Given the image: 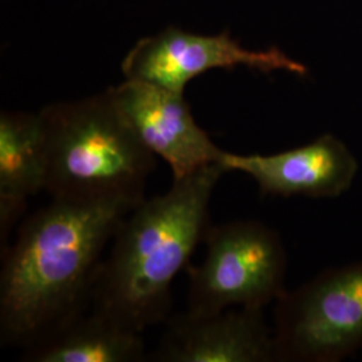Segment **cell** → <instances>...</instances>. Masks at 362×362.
Segmentation results:
<instances>
[{
  "label": "cell",
  "instance_id": "6da1fadb",
  "mask_svg": "<svg viewBox=\"0 0 362 362\" xmlns=\"http://www.w3.org/2000/svg\"><path fill=\"white\" fill-rule=\"evenodd\" d=\"M140 203L52 199L23 221L1 252V346L25 350L88 310L105 247Z\"/></svg>",
  "mask_w": 362,
  "mask_h": 362
},
{
  "label": "cell",
  "instance_id": "7a4b0ae2",
  "mask_svg": "<svg viewBox=\"0 0 362 362\" xmlns=\"http://www.w3.org/2000/svg\"><path fill=\"white\" fill-rule=\"evenodd\" d=\"M227 173L219 163L173 180L167 194L145 199L121 221L113 247L101 262L90 308L134 332L165 324L172 284L187 269L212 226L209 204Z\"/></svg>",
  "mask_w": 362,
  "mask_h": 362
},
{
  "label": "cell",
  "instance_id": "3957f363",
  "mask_svg": "<svg viewBox=\"0 0 362 362\" xmlns=\"http://www.w3.org/2000/svg\"><path fill=\"white\" fill-rule=\"evenodd\" d=\"M38 113L46 152L45 191L54 200L143 202L155 155L107 91L49 105Z\"/></svg>",
  "mask_w": 362,
  "mask_h": 362
},
{
  "label": "cell",
  "instance_id": "277c9868",
  "mask_svg": "<svg viewBox=\"0 0 362 362\" xmlns=\"http://www.w3.org/2000/svg\"><path fill=\"white\" fill-rule=\"evenodd\" d=\"M204 243L203 263L185 269L189 278L187 311L264 309L285 293L287 255L272 227L259 220L212 224Z\"/></svg>",
  "mask_w": 362,
  "mask_h": 362
},
{
  "label": "cell",
  "instance_id": "5b68a950",
  "mask_svg": "<svg viewBox=\"0 0 362 362\" xmlns=\"http://www.w3.org/2000/svg\"><path fill=\"white\" fill-rule=\"evenodd\" d=\"M272 333L275 361L339 362L362 349V260L286 290Z\"/></svg>",
  "mask_w": 362,
  "mask_h": 362
},
{
  "label": "cell",
  "instance_id": "8992f818",
  "mask_svg": "<svg viewBox=\"0 0 362 362\" xmlns=\"http://www.w3.org/2000/svg\"><path fill=\"white\" fill-rule=\"evenodd\" d=\"M245 66L260 73L287 71L305 77L309 69L272 46L267 50H248L230 35H202L170 26L152 37L140 39L122 61L125 79L149 82L169 90L184 93L199 76L216 70Z\"/></svg>",
  "mask_w": 362,
  "mask_h": 362
},
{
  "label": "cell",
  "instance_id": "52a82bcc",
  "mask_svg": "<svg viewBox=\"0 0 362 362\" xmlns=\"http://www.w3.org/2000/svg\"><path fill=\"white\" fill-rule=\"evenodd\" d=\"M106 91L140 141L168 164L173 180L219 163L224 151L197 125L184 93L137 79Z\"/></svg>",
  "mask_w": 362,
  "mask_h": 362
},
{
  "label": "cell",
  "instance_id": "ba28073f",
  "mask_svg": "<svg viewBox=\"0 0 362 362\" xmlns=\"http://www.w3.org/2000/svg\"><path fill=\"white\" fill-rule=\"evenodd\" d=\"M219 164L227 172L248 175L258 184L260 194L285 199L338 197L350 189L360 169L348 145L332 133L274 155H236L224 151Z\"/></svg>",
  "mask_w": 362,
  "mask_h": 362
},
{
  "label": "cell",
  "instance_id": "9c48e42d",
  "mask_svg": "<svg viewBox=\"0 0 362 362\" xmlns=\"http://www.w3.org/2000/svg\"><path fill=\"white\" fill-rule=\"evenodd\" d=\"M155 349L153 362H272L274 333L263 309L235 308L211 314L172 315Z\"/></svg>",
  "mask_w": 362,
  "mask_h": 362
},
{
  "label": "cell",
  "instance_id": "30bf717a",
  "mask_svg": "<svg viewBox=\"0 0 362 362\" xmlns=\"http://www.w3.org/2000/svg\"><path fill=\"white\" fill-rule=\"evenodd\" d=\"M46 152L39 113L0 115V242L1 252L26 209L28 197L45 189Z\"/></svg>",
  "mask_w": 362,
  "mask_h": 362
},
{
  "label": "cell",
  "instance_id": "8fae6325",
  "mask_svg": "<svg viewBox=\"0 0 362 362\" xmlns=\"http://www.w3.org/2000/svg\"><path fill=\"white\" fill-rule=\"evenodd\" d=\"M27 362L148 361L143 333L104 313L88 310L52 330L22 354Z\"/></svg>",
  "mask_w": 362,
  "mask_h": 362
}]
</instances>
